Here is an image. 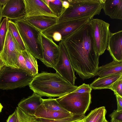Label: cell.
Returning <instances> with one entry per match:
<instances>
[{"instance_id":"obj_35","label":"cell","mask_w":122,"mask_h":122,"mask_svg":"<svg viewBox=\"0 0 122 122\" xmlns=\"http://www.w3.org/2000/svg\"><path fill=\"white\" fill-rule=\"evenodd\" d=\"M6 122H16V114L15 111L9 116Z\"/></svg>"},{"instance_id":"obj_13","label":"cell","mask_w":122,"mask_h":122,"mask_svg":"<svg viewBox=\"0 0 122 122\" xmlns=\"http://www.w3.org/2000/svg\"><path fill=\"white\" fill-rule=\"evenodd\" d=\"M25 15L24 0H8L2 7V17L16 20L24 19Z\"/></svg>"},{"instance_id":"obj_36","label":"cell","mask_w":122,"mask_h":122,"mask_svg":"<svg viewBox=\"0 0 122 122\" xmlns=\"http://www.w3.org/2000/svg\"><path fill=\"white\" fill-rule=\"evenodd\" d=\"M63 7L66 9L68 8L70 6L68 0H62Z\"/></svg>"},{"instance_id":"obj_32","label":"cell","mask_w":122,"mask_h":122,"mask_svg":"<svg viewBox=\"0 0 122 122\" xmlns=\"http://www.w3.org/2000/svg\"><path fill=\"white\" fill-rule=\"evenodd\" d=\"M17 65L18 68L22 69L28 72L25 65L24 58L21 53L20 54L18 57Z\"/></svg>"},{"instance_id":"obj_16","label":"cell","mask_w":122,"mask_h":122,"mask_svg":"<svg viewBox=\"0 0 122 122\" xmlns=\"http://www.w3.org/2000/svg\"><path fill=\"white\" fill-rule=\"evenodd\" d=\"M28 23L42 32L58 22V18L39 16L24 19Z\"/></svg>"},{"instance_id":"obj_18","label":"cell","mask_w":122,"mask_h":122,"mask_svg":"<svg viewBox=\"0 0 122 122\" xmlns=\"http://www.w3.org/2000/svg\"><path fill=\"white\" fill-rule=\"evenodd\" d=\"M73 115L69 112L55 111L47 109L42 104L38 108L34 116L38 118L55 119L70 117Z\"/></svg>"},{"instance_id":"obj_45","label":"cell","mask_w":122,"mask_h":122,"mask_svg":"<svg viewBox=\"0 0 122 122\" xmlns=\"http://www.w3.org/2000/svg\"><path fill=\"white\" fill-rule=\"evenodd\" d=\"M81 122H83V121H82Z\"/></svg>"},{"instance_id":"obj_5","label":"cell","mask_w":122,"mask_h":122,"mask_svg":"<svg viewBox=\"0 0 122 122\" xmlns=\"http://www.w3.org/2000/svg\"><path fill=\"white\" fill-rule=\"evenodd\" d=\"M34 76L22 69L5 66L0 71V89L13 90L29 86Z\"/></svg>"},{"instance_id":"obj_27","label":"cell","mask_w":122,"mask_h":122,"mask_svg":"<svg viewBox=\"0 0 122 122\" xmlns=\"http://www.w3.org/2000/svg\"><path fill=\"white\" fill-rule=\"evenodd\" d=\"M8 19L5 18L0 25V53L3 48L8 30Z\"/></svg>"},{"instance_id":"obj_20","label":"cell","mask_w":122,"mask_h":122,"mask_svg":"<svg viewBox=\"0 0 122 122\" xmlns=\"http://www.w3.org/2000/svg\"><path fill=\"white\" fill-rule=\"evenodd\" d=\"M122 73V61H112L99 67L97 75L99 77Z\"/></svg>"},{"instance_id":"obj_14","label":"cell","mask_w":122,"mask_h":122,"mask_svg":"<svg viewBox=\"0 0 122 122\" xmlns=\"http://www.w3.org/2000/svg\"><path fill=\"white\" fill-rule=\"evenodd\" d=\"M107 49L113 60L122 61V30L111 32Z\"/></svg>"},{"instance_id":"obj_26","label":"cell","mask_w":122,"mask_h":122,"mask_svg":"<svg viewBox=\"0 0 122 122\" xmlns=\"http://www.w3.org/2000/svg\"><path fill=\"white\" fill-rule=\"evenodd\" d=\"M42 104L48 109L55 111L69 112L61 105L56 99L49 97L47 99H43Z\"/></svg>"},{"instance_id":"obj_22","label":"cell","mask_w":122,"mask_h":122,"mask_svg":"<svg viewBox=\"0 0 122 122\" xmlns=\"http://www.w3.org/2000/svg\"><path fill=\"white\" fill-rule=\"evenodd\" d=\"M8 30L12 34L21 51L26 50L15 23L10 20H8Z\"/></svg>"},{"instance_id":"obj_24","label":"cell","mask_w":122,"mask_h":122,"mask_svg":"<svg viewBox=\"0 0 122 122\" xmlns=\"http://www.w3.org/2000/svg\"><path fill=\"white\" fill-rule=\"evenodd\" d=\"M107 111L104 106L97 108L92 110L83 118V122H97L100 116Z\"/></svg>"},{"instance_id":"obj_4","label":"cell","mask_w":122,"mask_h":122,"mask_svg":"<svg viewBox=\"0 0 122 122\" xmlns=\"http://www.w3.org/2000/svg\"><path fill=\"white\" fill-rule=\"evenodd\" d=\"M15 22L26 50L41 61L43 58L42 32L24 19L15 20Z\"/></svg>"},{"instance_id":"obj_43","label":"cell","mask_w":122,"mask_h":122,"mask_svg":"<svg viewBox=\"0 0 122 122\" xmlns=\"http://www.w3.org/2000/svg\"><path fill=\"white\" fill-rule=\"evenodd\" d=\"M83 119H81L79 120L76 121L74 122H81L82 121H83Z\"/></svg>"},{"instance_id":"obj_37","label":"cell","mask_w":122,"mask_h":122,"mask_svg":"<svg viewBox=\"0 0 122 122\" xmlns=\"http://www.w3.org/2000/svg\"><path fill=\"white\" fill-rule=\"evenodd\" d=\"M106 113H104L99 118L97 122H102L106 119L105 115Z\"/></svg>"},{"instance_id":"obj_33","label":"cell","mask_w":122,"mask_h":122,"mask_svg":"<svg viewBox=\"0 0 122 122\" xmlns=\"http://www.w3.org/2000/svg\"><path fill=\"white\" fill-rule=\"evenodd\" d=\"M117 99V112L122 111V97L120 96L117 94L114 93Z\"/></svg>"},{"instance_id":"obj_3","label":"cell","mask_w":122,"mask_h":122,"mask_svg":"<svg viewBox=\"0 0 122 122\" xmlns=\"http://www.w3.org/2000/svg\"><path fill=\"white\" fill-rule=\"evenodd\" d=\"M69 7L58 18V22L84 17L90 20L99 15L102 9L104 0H68Z\"/></svg>"},{"instance_id":"obj_38","label":"cell","mask_w":122,"mask_h":122,"mask_svg":"<svg viewBox=\"0 0 122 122\" xmlns=\"http://www.w3.org/2000/svg\"><path fill=\"white\" fill-rule=\"evenodd\" d=\"M5 65L0 57V71Z\"/></svg>"},{"instance_id":"obj_2","label":"cell","mask_w":122,"mask_h":122,"mask_svg":"<svg viewBox=\"0 0 122 122\" xmlns=\"http://www.w3.org/2000/svg\"><path fill=\"white\" fill-rule=\"evenodd\" d=\"M29 86L41 96L60 97L71 93L78 86L71 84L56 73L43 71L34 76Z\"/></svg>"},{"instance_id":"obj_30","label":"cell","mask_w":122,"mask_h":122,"mask_svg":"<svg viewBox=\"0 0 122 122\" xmlns=\"http://www.w3.org/2000/svg\"><path fill=\"white\" fill-rule=\"evenodd\" d=\"M92 89L89 84L84 83L78 86L77 88L72 92L76 94H81L88 92L91 93Z\"/></svg>"},{"instance_id":"obj_40","label":"cell","mask_w":122,"mask_h":122,"mask_svg":"<svg viewBox=\"0 0 122 122\" xmlns=\"http://www.w3.org/2000/svg\"><path fill=\"white\" fill-rule=\"evenodd\" d=\"M2 6L0 4V25L1 23L2 19Z\"/></svg>"},{"instance_id":"obj_25","label":"cell","mask_w":122,"mask_h":122,"mask_svg":"<svg viewBox=\"0 0 122 122\" xmlns=\"http://www.w3.org/2000/svg\"><path fill=\"white\" fill-rule=\"evenodd\" d=\"M15 111L16 122H40L38 118L29 115L18 107Z\"/></svg>"},{"instance_id":"obj_41","label":"cell","mask_w":122,"mask_h":122,"mask_svg":"<svg viewBox=\"0 0 122 122\" xmlns=\"http://www.w3.org/2000/svg\"><path fill=\"white\" fill-rule=\"evenodd\" d=\"M3 108V106L0 103V112H1Z\"/></svg>"},{"instance_id":"obj_29","label":"cell","mask_w":122,"mask_h":122,"mask_svg":"<svg viewBox=\"0 0 122 122\" xmlns=\"http://www.w3.org/2000/svg\"><path fill=\"white\" fill-rule=\"evenodd\" d=\"M109 89L122 97V76L114 82Z\"/></svg>"},{"instance_id":"obj_10","label":"cell","mask_w":122,"mask_h":122,"mask_svg":"<svg viewBox=\"0 0 122 122\" xmlns=\"http://www.w3.org/2000/svg\"><path fill=\"white\" fill-rule=\"evenodd\" d=\"M21 50L12 34L8 30L3 48L0 57L5 66L17 68V63Z\"/></svg>"},{"instance_id":"obj_23","label":"cell","mask_w":122,"mask_h":122,"mask_svg":"<svg viewBox=\"0 0 122 122\" xmlns=\"http://www.w3.org/2000/svg\"><path fill=\"white\" fill-rule=\"evenodd\" d=\"M52 12L58 17H60L66 10L63 8L62 0H44Z\"/></svg>"},{"instance_id":"obj_12","label":"cell","mask_w":122,"mask_h":122,"mask_svg":"<svg viewBox=\"0 0 122 122\" xmlns=\"http://www.w3.org/2000/svg\"><path fill=\"white\" fill-rule=\"evenodd\" d=\"M25 15L24 19L39 16L58 18L44 0H24Z\"/></svg>"},{"instance_id":"obj_28","label":"cell","mask_w":122,"mask_h":122,"mask_svg":"<svg viewBox=\"0 0 122 122\" xmlns=\"http://www.w3.org/2000/svg\"><path fill=\"white\" fill-rule=\"evenodd\" d=\"M85 114L74 115L69 117L61 119H50L42 118H38L40 122H74L83 119L85 116Z\"/></svg>"},{"instance_id":"obj_8","label":"cell","mask_w":122,"mask_h":122,"mask_svg":"<svg viewBox=\"0 0 122 122\" xmlns=\"http://www.w3.org/2000/svg\"><path fill=\"white\" fill-rule=\"evenodd\" d=\"M90 20L87 17L58 22L42 32L46 36L52 38L54 33L58 32L61 35L62 40L77 30Z\"/></svg>"},{"instance_id":"obj_6","label":"cell","mask_w":122,"mask_h":122,"mask_svg":"<svg viewBox=\"0 0 122 122\" xmlns=\"http://www.w3.org/2000/svg\"><path fill=\"white\" fill-rule=\"evenodd\" d=\"M91 93L72 92L56 98L61 105L73 115L85 114L91 103Z\"/></svg>"},{"instance_id":"obj_11","label":"cell","mask_w":122,"mask_h":122,"mask_svg":"<svg viewBox=\"0 0 122 122\" xmlns=\"http://www.w3.org/2000/svg\"><path fill=\"white\" fill-rule=\"evenodd\" d=\"M43 58L41 61L46 66L53 68L58 60L60 54L58 45L52 38L48 37L42 32Z\"/></svg>"},{"instance_id":"obj_9","label":"cell","mask_w":122,"mask_h":122,"mask_svg":"<svg viewBox=\"0 0 122 122\" xmlns=\"http://www.w3.org/2000/svg\"><path fill=\"white\" fill-rule=\"evenodd\" d=\"M60 49L59 58L53 68L66 81L73 85L75 84L76 77L72 67L65 45L61 40L59 43Z\"/></svg>"},{"instance_id":"obj_31","label":"cell","mask_w":122,"mask_h":122,"mask_svg":"<svg viewBox=\"0 0 122 122\" xmlns=\"http://www.w3.org/2000/svg\"><path fill=\"white\" fill-rule=\"evenodd\" d=\"M109 116L111 120H116L122 122V111L117 112V110H114Z\"/></svg>"},{"instance_id":"obj_7","label":"cell","mask_w":122,"mask_h":122,"mask_svg":"<svg viewBox=\"0 0 122 122\" xmlns=\"http://www.w3.org/2000/svg\"><path fill=\"white\" fill-rule=\"evenodd\" d=\"M89 22L92 28L94 45L98 56L103 54L107 49L111 32L110 24L98 19L92 18Z\"/></svg>"},{"instance_id":"obj_17","label":"cell","mask_w":122,"mask_h":122,"mask_svg":"<svg viewBox=\"0 0 122 122\" xmlns=\"http://www.w3.org/2000/svg\"><path fill=\"white\" fill-rule=\"evenodd\" d=\"M102 9L111 18L122 20V0H104Z\"/></svg>"},{"instance_id":"obj_39","label":"cell","mask_w":122,"mask_h":122,"mask_svg":"<svg viewBox=\"0 0 122 122\" xmlns=\"http://www.w3.org/2000/svg\"><path fill=\"white\" fill-rule=\"evenodd\" d=\"M8 0H0V4L2 6L4 5Z\"/></svg>"},{"instance_id":"obj_1","label":"cell","mask_w":122,"mask_h":122,"mask_svg":"<svg viewBox=\"0 0 122 122\" xmlns=\"http://www.w3.org/2000/svg\"><path fill=\"white\" fill-rule=\"evenodd\" d=\"M62 41L73 68L80 77L84 80L97 76L99 56L94 45L89 22Z\"/></svg>"},{"instance_id":"obj_34","label":"cell","mask_w":122,"mask_h":122,"mask_svg":"<svg viewBox=\"0 0 122 122\" xmlns=\"http://www.w3.org/2000/svg\"><path fill=\"white\" fill-rule=\"evenodd\" d=\"M52 38L57 42L61 41L62 40L61 35L59 33L57 32H55L53 34Z\"/></svg>"},{"instance_id":"obj_44","label":"cell","mask_w":122,"mask_h":122,"mask_svg":"<svg viewBox=\"0 0 122 122\" xmlns=\"http://www.w3.org/2000/svg\"><path fill=\"white\" fill-rule=\"evenodd\" d=\"M102 122H108L106 120V119H105Z\"/></svg>"},{"instance_id":"obj_19","label":"cell","mask_w":122,"mask_h":122,"mask_svg":"<svg viewBox=\"0 0 122 122\" xmlns=\"http://www.w3.org/2000/svg\"><path fill=\"white\" fill-rule=\"evenodd\" d=\"M122 76V73H119L96 79L90 85L94 90L109 89L113 83Z\"/></svg>"},{"instance_id":"obj_15","label":"cell","mask_w":122,"mask_h":122,"mask_svg":"<svg viewBox=\"0 0 122 122\" xmlns=\"http://www.w3.org/2000/svg\"><path fill=\"white\" fill-rule=\"evenodd\" d=\"M41 96L35 92L21 99L18 107L29 115L34 116L38 108L43 104Z\"/></svg>"},{"instance_id":"obj_42","label":"cell","mask_w":122,"mask_h":122,"mask_svg":"<svg viewBox=\"0 0 122 122\" xmlns=\"http://www.w3.org/2000/svg\"><path fill=\"white\" fill-rule=\"evenodd\" d=\"M110 122H120V121H118L116 120H111V121Z\"/></svg>"},{"instance_id":"obj_21","label":"cell","mask_w":122,"mask_h":122,"mask_svg":"<svg viewBox=\"0 0 122 122\" xmlns=\"http://www.w3.org/2000/svg\"><path fill=\"white\" fill-rule=\"evenodd\" d=\"M21 53L24 58L28 71L32 75L35 76L38 73V65L36 58L26 50L22 51Z\"/></svg>"}]
</instances>
